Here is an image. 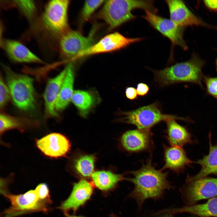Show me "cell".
<instances>
[{"label":"cell","instance_id":"cell-5","mask_svg":"<svg viewBox=\"0 0 217 217\" xmlns=\"http://www.w3.org/2000/svg\"><path fill=\"white\" fill-rule=\"evenodd\" d=\"M121 121L136 126L137 128L150 130L156 124L170 119L190 121V119L163 113L158 102L122 113Z\"/></svg>","mask_w":217,"mask_h":217},{"label":"cell","instance_id":"cell-37","mask_svg":"<svg viewBox=\"0 0 217 217\" xmlns=\"http://www.w3.org/2000/svg\"><path fill=\"white\" fill-rule=\"evenodd\" d=\"M65 217H82L80 216H77L75 215H70L68 214V213H65Z\"/></svg>","mask_w":217,"mask_h":217},{"label":"cell","instance_id":"cell-21","mask_svg":"<svg viewBox=\"0 0 217 217\" xmlns=\"http://www.w3.org/2000/svg\"><path fill=\"white\" fill-rule=\"evenodd\" d=\"M161 212L172 215L186 212L202 217L217 216V197L211 199L204 204L165 209L161 210Z\"/></svg>","mask_w":217,"mask_h":217},{"label":"cell","instance_id":"cell-27","mask_svg":"<svg viewBox=\"0 0 217 217\" xmlns=\"http://www.w3.org/2000/svg\"><path fill=\"white\" fill-rule=\"evenodd\" d=\"M105 1L102 0L85 1L81 12L82 20L85 21L88 20L96 10Z\"/></svg>","mask_w":217,"mask_h":217},{"label":"cell","instance_id":"cell-3","mask_svg":"<svg viewBox=\"0 0 217 217\" xmlns=\"http://www.w3.org/2000/svg\"><path fill=\"white\" fill-rule=\"evenodd\" d=\"M137 8L155 14L158 11L153 0H111L105 1L98 17L112 29L135 19L136 17L132 12Z\"/></svg>","mask_w":217,"mask_h":217},{"label":"cell","instance_id":"cell-4","mask_svg":"<svg viewBox=\"0 0 217 217\" xmlns=\"http://www.w3.org/2000/svg\"><path fill=\"white\" fill-rule=\"evenodd\" d=\"M2 66L14 104L21 110L33 114L36 109L33 79L27 75L15 72L5 64Z\"/></svg>","mask_w":217,"mask_h":217},{"label":"cell","instance_id":"cell-31","mask_svg":"<svg viewBox=\"0 0 217 217\" xmlns=\"http://www.w3.org/2000/svg\"><path fill=\"white\" fill-rule=\"evenodd\" d=\"M35 190L40 200L51 203H52L49 190L46 184L42 183L39 184Z\"/></svg>","mask_w":217,"mask_h":217},{"label":"cell","instance_id":"cell-16","mask_svg":"<svg viewBox=\"0 0 217 217\" xmlns=\"http://www.w3.org/2000/svg\"><path fill=\"white\" fill-rule=\"evenodd\" d=\"M2 48L13 61L19 63H36L44 61L20 42L13 39H4L2 41Z\"/></svg>","mask_w":217,"mask_h":217},{"label":"cell","instance_id":"cell-30","mask_svg":"<svg viewBox=\"0 0 217 217\" xmlns=\"http://www.w3.org/2000/svg\"><path fill=\"white\" fill-rule=\"evenodd\" d=\"M203 81L206 84L207 94L217 100V77H211L204 75Z\"/></svg>","mask_w":217,"mask_h":217},{"label":"cell","instance_id":"cell-28","mask_svg":"<svg viewBox=\"0 0 217 217\" xmlns=\"http://www.w3.org/2000/svg\"><path fill=\"white\" fill-rule=\"evenodd\" d=\"M14 2L16 5L22 12L28 18L31 17L36 10L35 3L31 0H16Z\"/></svg>","mask_w":217,"mask_h":217},{"label":"cell","instance_id":"cell-6","mask_svg":"<svg viewBox=\"0 0 217 217\" xmlns=\"http://www.w3.org/2000/svg\"><path fill=\"white\" fill-rule=\"evenodd\" d=\"M70 1L53 0L46 4L42 17L45 29L52 35L60 36L69 29L68 13Z\"/></svg>","mask_w":217,"mask_h":217},{"label":"cell","instance_id":"cell-25","mask_svg":"<svg viewBox=\"0 0 217 217\" xmlns=\"http://www.w3.org/2000/svg\"><path fill=\"white\" fill-rule=\"evenodd\" d=\"M71 100L83 115H87L95 103L94 99L91 94L81 90L74 92Z\"/></svg>","mask_w":217,"mask_h":217},{"label":"cell","instance_id":"cell-17","mask_svg":"<svg viewBox=\"0 0 217 217\" xmlns=\"http://www.w3.org/2000/svg\"><path fill=\"white\" fill-rule=\"evenodd\" d=\"M165 164L160 170L169 169L177 173L183 171L193 162L187 156L182 147L164 145Z\"/></svg>","mask_w":217,"mask_h":217},{"label":"cell","instance_id":"cell-14","mask_svg":"<svg viewBox=\"0 0 217 217\" xmlns=\"http://www.w3.org/2000/svg\"><path fill=\"white\" fill-rule=\"evenodd\" d=\"M93 192L92 184L86 180H81L74 184L69 197L58 208L65 213L71 210L75 211L90 198Z\"/></svg>","mask_w":217,"mask_h":217},{"label":"cell","instance_id":"cell-2","mask_svg":"<svg viewBox=\"0 0 217 217\" xmlns=\"http://www.w3.org/2000/svg\"><path fill=\"white\" fill-rule=\"evenodd\" d=\"M205 61L193 54L188 60L178 63L164 69L151 70L155 81L161 87L181 83L196 84L203 88L202 83L204 75L202 70Z\"/></svg>","mask_w":217,"mask_h":217},{"label":"cell","instance_id":"cell-9","mask_svg":"<svg viewBox=\"0 0 217 217\" xmlns=\"http://www.w3.org/2000/svg\"><path fill=\"white\" fill-rule=\"evenodd\" d=\"M93 31L87 37L79 32L69 30L59 38V48L61 54L68 58H75L80 53L93 44Z\"/></svg>","mask_w":217,"mask_h":217},{"label":"cell","instance_id":"cell-38","mask_svg":"<svg viewBox=\"0 0 217 217\" xmlns=\"http://www.w3.org/2000/svg\"><path fill=\"white\" fill-rule=\"evenodd\" d=\"M215 66H216V71L217 72V58L215 60Z\"/></svg>","mask_w":217,"mask_h":217},{"label":"cell","instance_id":"cell-23","mask_svg":"<svg viewBox=\"0 0 217 217\" xmlns=\"http://www.w3.org/2000/svg\"><path fill=\"white\" fill-rule=\"evenodd\" d=\"M94 185L99 189L107 191L114 187L120 181L125 179L123 175L109 171H99L92 175Z\"/></svg>","mask_w":217,"mask_h":217},{"label":"cell","instance_id":"cell-19","mask_svg":"<svg viewBox=\"0 0 217 217\" xmlns=\"http://www.w3.org/2000/svg\"><path fill=\"white\" fill-rule=\"evenodd\" d=\"M211 134L209 133V153L195 162L201 166L200 171L193 176L188 175L186 181H191L205 178L211 174H217V143L213 145L211 143Z\"/></svg>","mask_w":217,"mask_h":217},{"label":"cell","instance_id":"cell-33","mask_svg":"<svg viewBox=\"0 0 217 217\" xmlns=\"http://www.w3.org/2000/svg\"><path fill=\"white\" fill-rule=\"evenodd\" d=\"M126 97L128 99L134 100L137 99V93L136 89L133 87H128L126 88L125 91Z\"/></svg>","mask_w":217,"mask_h":217},{"label":"cell","instance_id":"cell-13","mask_svg":"<svg viewBox=\"0 0 217 217\" xmlns=\"http://www.w3.org/2000/svg\"><path fill=\"white\" fill-rule=\"evenodd\" d=\"M124 149L130 152H137L150 149L153 146L150 130L137 128L128 131L121 138Z\"/></svg>","mask_w":217,"mask_h":217},{"label":"cell","instance_id":"cell-18","mask_svg":"<svg viewBox=\"0 0 217 217\" xmlns=\"http://www.w3.org/2000/svg\"><path fill=\"white\" fill-rule=\"evenodd\" d=\"M5 196L10 200L11 206L5 211L3 217H14L30 212H44L42 207L32 203L24 194L13 195L8 193Z\"/></svg>","mask_w":217,"mask_h":217},{"label":"cell","instance_id":"cell-32","mask_svg":"<svg viewBox=\"0 0 217 217\" xmlns=\"http://www.w3.org/2000/svg\"><path fill=\"white\" fill-rule=\"evenodd\" d=\"M149 86L146 84L143 83H140L137 85L136 90L137 94L141 96H143L146 95L149 91Z\"/></svg>","mask_w":217,"mask_h":217},{"label":"cell","instance_id":"cell-35","mask_svg":"<svg viewBox=\"0 0 217 217\" xmlns=\"http://www.w3.org/2000/svg\"><path fill=\"white\" fill-rule=\"evenodd\" d=\"M206 6L212 10H217V0H207L204 1Z\"/></svg>","mask_w":217,"mask_h":217},{"label":"cell","instance_id":"cell-26","mask_svg":"<svg viewBox=\"0 0 217 217\" xmlns=\"http://www.w3.org/2000/svg\"><path fill=\"white\" fill-rule=\"evenodd\" d=\"M95 161V158L93 155L82 156L76 160L74 167L81 176L88 177L93 173Z\"/></svg>","mask_w":217,"mask_h":217},{"label":"cell","instance_id":"cell-1","mask_svg":"<svg viewBox=\"0 0 217 217\" xmlns=\"http://www.w3.org/2000/svg\"><path fill=\"white\" fill-rule=\"evenodd\" d=\"M130 173L133 177L125 179L133 183L134 187L128 197L135 201L139 209L146 200L161 198L166 190L173 188L167 179L168 172L156 169L150 158L142 164L140 168Z\"/></svg>","mask_w":217,"mask_h":217},{"label":"cell","instance_id":"cell-29","mask_svg":"<svg viewBox=\"0 0 217 217\" xmlns=\"http://www.w3.org/2000/svg\"><path fill=\"white\" fill-rule=\"evenodd\" d=\"M11 98L9 89L4 81L1 74L0 78V107L4 108Z\"/></svg>","mask_w":217,"mask_h":217},{"label":"cell","instance_id":"cell-22","mask_svg":"<svg viewBox=\"0 0 217 217\" xmlns=\"http://www.w3.org/2000/svg\"><path fill=\"white\" fill-rule=\"evenodd\" d=\"M74 75L73 68L71 64L67 66V71L55 104L57 112L62 110L66 108L71 100L74 92L73 86Z\"/></svg>","mask_w":217,"mask_h":217},{"label":"cell","instance_id":"cell-36","mask_svg":"<svg viewBox=\"0 0 217 217\" xmlns=\"http://www.w3.org/2000/svg\"><path fill=\"white\" fill-rule=\"evenodd\" d=\"M159 217H174L172 216V215H171L167 213H166L165 214H164L163 215H162V216Z\"/></svg>","mask_w":217,"mask_h":217},{"label":"cell","instance_id":"cell-39","mask_svg":"<svg viewBox=\"0 0 217 217\" xmlns=\"http://www.w3.org/2000/svg\"><path fill=\"white\" fill-rule=\"evenodd\" d=\"M111 217H116V216H115V215H111Z\"/></svg>","mask_w":217,"mask_h":217},{"label":"cell","instance_id":"cell-11","mask_svg":"<svg viewBox=\"0 0 217 217\" xmlns=\"http://www.w3.org/2000/svg\"><path fill=\"white\" fill-rule=\"evenodd\" d=\"M36 145L45 155L58 158L65 156L69 152L71 144L69 140L63 134L52 133L37 139Z\"/></svg>","mask_w":217,"mask_h":217},{"label":"cell","instance_id":"cell-20","mask_svg":"<svg viewBox=\"0 0 217 217\" xmlns=\"http://www.w3.org/2000/svg\"><path fill=\"white\" fill-rule=\"evenodd\" d=\"M175 119H170L166 124V138L171 146L183 147L187 144L196 142L187 128L178 124Z\"/></svg>","mask_w":217,"mask_h":217},{"label":"cell","instance_id":"cell-10","mask_svg":"<svg viewBox=\"0 0 217 217\" xmlns=\"http://www.w3.org/2000/svg\"><path fill=\"white\" fill-rule=\"evenodd\" d=\"M142 39L141 37H126L118 32H115L105 36L96 43L80 53L75 58L118 50Z\"/></svg>","mask_w":217,"mask_h":217},{"label":"cell","instance_id":"cell-34","mask_svg":"<svg viewBox=\"0 0 217 217\" xmlns=\"http://www.w3.org/2000/svg\"><path fill=\"white\" fill-rule=\"evenodd\" d=\"M10 178H1L0 191L1 193L4 196L8 193L7 191V187L10 181Z\"/></svg>","mask_w":217,"mask_h":217},{"label":"cell","instance_id":"cell-12","mask_svg":"<svg viewBox=\"0 0 217 217\" xmlns=\"http://www.w3.org/2000/svg\"><path fill=\"white\" fill-rule=\"evenodd\" d=\"M170 19L178 26L183 27L189 26H200L209 28L213 27L203 21L193 14L184 2L180 0H167Z\"/></svg>","mask_w":217,"mask_h":217},{"label":"cell","instance_id":"cell-24","mask_svg":"<svg viewBox=\"0 0 217 217\" xmlns=\"http://www.w3.org/2000/svg\"><path fill=\"white\" fill-rule=\"evenodd\" d=\"M31 121L27 118L13 116L5 113L0 115V134L1 136L5 131L16 129L22 133L32 126Z\"/></svg>","mask_w":217,"mask_h":217},{"label":"cell","instance_id":"cell-7","mask_svg":"<svg viewBox=\"0 0 217 217\" xmlns=\"http://www.w3.org/2000/svg\"><path fill=\"white\" fill-rule=\"evenodd\" d=\"M186 182L180 191L187 204L192 205L200 200L217 196V178L205 177Z\"/></svg>","mask_w":217,"mask_h":217},{"label":"cell","instance_id":"cell-8","mask_svg":"<svg viewBox=\"0 0 217 217\" xmlns=\"http://www.w3.org/2000/svg\"><path fill=\"white\" fill-rule=\"evenodd\" d=\"M145 12L143 17L155 29L168 39L173 45L179 46L185 50L188 49L183 38V27L178 26L170 19L147 10Z\"/></svg>","mask_w":217,"mask_h":217},{"label":"cell","instance_id":"cell-15","mask_svg":"<svg viewBox=\"0 0 217 217\" xmlns=\"http://www.w3.org/2000/svg\"><path fill=\"white\" fill-rule=\"evenodd\" d=\"M67 71L66 67L56 77L48 81L43 94L45 115L48 118H57L58 114L55 104L60 89Z\"/></svg>","mask_w":217,"mask_h":217}]
</instances>
